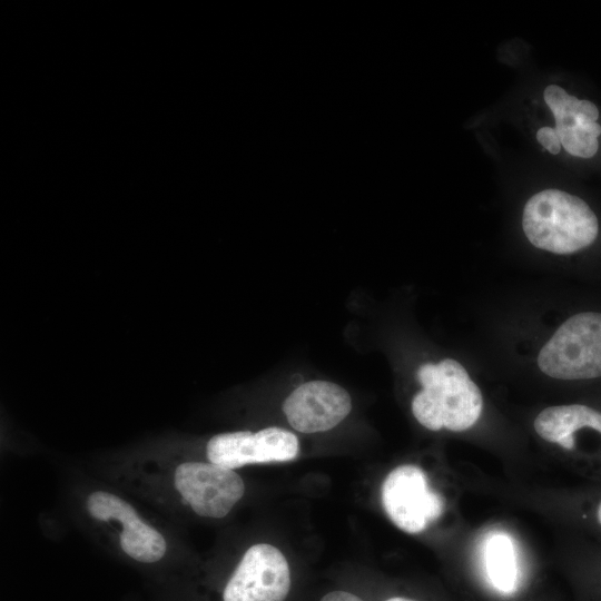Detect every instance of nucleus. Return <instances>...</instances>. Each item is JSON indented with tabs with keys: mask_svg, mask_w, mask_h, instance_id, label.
<instances>
[{
	"mask_svg": "<svg viewBox=\"0 0 601 601\" xmlns=\"http://www.w3.org/2000/svg\"><path fill=\"white\" fill-rule=\"evenodd\" d=\"M536 139L551 154L560 152L562 145L555 128L542 127L536 132Z\"/></svg>",
	"mask_w": 601,
	"mask_h": 601,
	"instance_id": "nucleus-13",
	"label": "nucleus"
},
{
	"mask_svg": "<svg viewBox=\"0 0 601 601\" xmlns=\"http://www.w3.org/2000/svg\"><path fill=\"white\" fill-rule=\"evenodd\" d=\"M386 601H413V600L402 598V597H394V598L387 599Z\"/></svg>",
	"mask_w": 601,
	"mask_h": 601,
	"instance_id": "nucleus-15",
	"label": "nucleus"
},
{
	"mask_svg": "<svg viewBox=\"0 0 601 601\" xmlns=\"http://www.w3.org/2000/svg\"><path fill=\"white\" fill-rule=\"evenodd\" d=\"M538 365L558 380L601 377V313L569 317L541 348Z\"/></svg>",
	"mask_w": 601,
	"mask_h": 601,
	"instance_id": "nucleus-3",
	"label": "nucleus"
},
{
	"mask_svg": "<svg viewBox=\"0 0 601 601\" xmlns=\"http://www.w3.org/2000/svg\"><path fill=\"white\" fill-rule=\"evenodd\" d=\"M89 514L99 521H119L121 549L130 558L152 563L159 561L166 552L164 536L145 523L135 509L121 497L102 491L93 492L87 500Z\"/></svg>",
	"mask_w": 601,
	"mask_h": 601,
	"instance_id": "nucleus-10",
	"label": "nucleus"
},
{
	"mask_svg": "<svg viewBox=\"0 0 601 601\" xmlns=\"http://www.w3.org/2000/svg\"><path fill=\"white\" fill-rule=\"evenodd\" d=\"M382 503L391 521L407 533L422 532L443 512L442 497L428 487L424 471L412 464L388 473L382 485Z\"/></svg>",
	"mask_w": 601,
	"mask_h": 601,
	"instance_id": "nucleus-4",
	"label": "nucleus"
},
{
	"mask_svg": "<svg viewBox=\"0 0 601 601\" xmlns=\"http://www.w3.org/2000/svg\"><path fill=\"white\" fill-rule=\"evenodd\" d=\"M597 516H598L599 523L601 524V502H600V504L598 506Z\"/></svg>",
	"mask_w": 601,
	"mask_h": 601,
	"instance_id": "nucleus-16",
	"label": "nucleus"
},
{
	"mask_svg": "<svg viewBox=\"0 0 601 601\" xmlns=\"http://www.w3.org/2000/svg\"><path fill=\"white\" fill-rule=\"evenodd\" d=\"M533 426L543 440L573 450L577 431L592 428L601 434V412L582 404L550 406L539 413Z\"/></svg>",
	"mask_w": 601,
	"mask_h": 601,
	"instance_id": "nucleus-11",
	"label": "nucleus"
},
{
	"mask_svg": "<svg viewBox=\"0 0 601 601\" xmlns=\"http://www.w3.org/2000/svg\"><path fill=\"white\" fill-rule=\"evenodd\" d=\"M352 410L349 394L327 381H311L294 390L283 404L284 414L293 428L317 433L333 428Z\"/></svg>",
	"mask_w": 601,
	"mask_h": 601,
	"instance_id": "nucleus-8",
	"label": "nucleus"
},
{
	"mask_svg": "<svg viewBox=\"0 0 601 601\" xmlns=\"http://www.w3.org/2000/svg\"><path fill=\"white\" fill-rule=\"evenodd\" d=\"M321 601H363L357 595L345 591H333L324 595Z\"/></svg>",
	"mask_w": 601,
	"mask_h": 601,
	"instance_id": "nucleus-14",
	"label": "nucleus"
},
{
	"mask_svg": "<svg viewBox=\"0 0 601 601\" xmlns=\"http://www.w3.org/2000/svg\"><path fill=\"white\" fill-rule=\"evenodd\" d=\"M422 385L412 401V412L431 431L447 428L462 432L479 420L483 398L466 370L455 359L426 363L417 370Z\"/></svg>",
	"mask_w": 601,
	"mask_h": 601,
	"instance_id": "nucleus-1",
	"label": "nucleus"
},
{
	"mask_svg": "<svg viewBox=\"0 0 601 601\" xmlns=\"http://www.w3.org/2000/svg\"><path fill=\"white\" fill-rule=\"evenodd\" d=\"M175 486L198 515L215 519L227 515L245 492L244 482L235 471L211 462L178 465Z\"/></svg>",
	"mask_w": 601,
	"mask_h": 601,
	"instance_id": "nucleus-6",
	"label": "nucleus"
},
{
	"mask_svg": "<svg viewBox=\"0 0 601 601\" xmlns=\"http://www.w3.org/2000/svg\"><path fill=\"white\" fill-rule=\"evenodd\" d=\"M522 226L529 242L554 254H572L590 246L599 223L589 205L559 189L533 195L524 206Z\"/></svg>",
	"mask_w": 601,
	"mask_h": 601,
	"instance_id": "nucleus-2",
	"label": "nucleus"
},
{
	"mask_svg": "<svg viewBox=\"0 0 601 601\" xmlns=\"http://www.w3.org/2000/svg\"><path fill=\"white\" fill-rule=\"evenodd\" d=\"M543 96L554 116L555 130L566 152L580 158L593 157L599 149L598 137L601 135L597 106L589 100L578 99L556 85L548 86Z\"/></svg>",
	"mask_w": 601,
	"mask_h": 601,
	"instance_id": "nucleus-9",
	"label": "nucleus"
},
{
	"mask_svg": "<svg viewBox=\"0 0 601 601\" xmlns=\"http://www.w3.org/2000/svg\"><path fill=\"white\" fill-rule=\"evenodd\" d=\"M299 450L297 436L280 427H266L256 433L238 431L217 434L207 443V457L226 469L247 464L294 460Z\"/></svg>",
	"mask_w": 601,
	"mask_h": 601,
	"instance_id": "nucleus-7",
	"label": "nucleus"
},
{
	"mask_svg": "<svg viewBox=\"0 0 601 601\" xmlns=\"http://www.w3.org/2000/svg\"><path fill=\"white\" fill-rule=\"evenodd\" d=\"M486 572L491 584L502 593H512L518 583L516 553L512 539L502 532L490 536L485 548Z\"/></svg>",
	"mask_w": 601,
	"mask_h": 601,
	"instance_id": "nucleus-12",
	"label": "nucleus"
},
{
	"mask_svg": "<svg viewBox=\"0 0 601 601\" xmlns=\"http://www.w3.org/2000/svg\"><path fill=\"white\" fill-rule=\"evenodd\" d=\"M290 589L289 566L275 546H250L224 590V601H284Z\"/></svg>",
	"mask_w": 601,
	"mask_h": 601,
	"instance_id": "nucleus-5",
	"label": "nucleus"
}]
</instances>
